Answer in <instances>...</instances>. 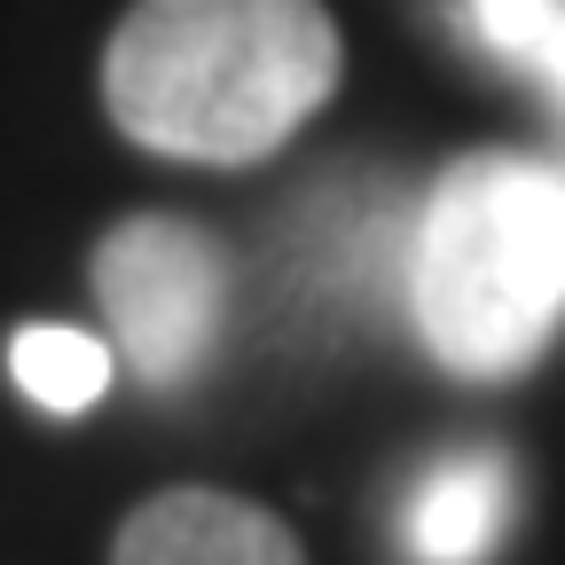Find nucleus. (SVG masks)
I'll return each instance as SVG.
<instances>
[{
    "instance_id": "nucleus-1",
    "label": "nucleus",
    "mask_w": 565,
    "mask_h": 565,
    "mask_svg": "<svg viewBox=\"0 0 565 565\" xmlns=\"http://www.w3.org/2000/svg\"><path fill=\"white\" fill-rule=\"evenodd\" d=\"M338 71L322 0H134L103 55V95L141 150L252 166L338 95Z\"/></svg>"
},
{
    "instance_id": "nucleus-2",
    "label": "nucleus",
    "mask_w": 565,
    "mask_h": 565,
    "mask_svg": "<svg viewBox=\"0 0 565 565\" xmlns=\"http://www.w3.org/2000/svg\"><path fill=\"white\" fill-rule=\"evenodd\" d=\"M408 307L463 377H519L565 322V173L542 158H463L416 212Z\"/></svg>"
},
{
    "instance_id": "nucleus-8",
    "label": "nucleus",
    "mask_w": 565,
    "mask_h": 565,
    "mask_svg": "<svg viewBox=\"0 0 565 565\" xmlns=\"http://www.w3.org/2000/svg\"><path fill=\"white\" fill-rule=\"evenodd\" d=\"M519 71H534V79H542V87L557 95V110H565V9H557V17L542 24V40L526 47V63H519Z\"/></svg>"
},
{
    "instance_id": "nucleus-4",
    "label": "nucleus",
    "mask_w": 565,
    "mask_h": 565,
    "mask_svg": "<svg viewBox=\"0 0 565 565\" xmlns=\"http://www.w3.org/2000/svg\"><path fill=\"white\" fill-rule=\"evenodd\" d=\"M408 244H416V221L401 212V196H385V181H338L330 196H315L291 252L322 299L385 307L408 291Z\"/></svg>"
},
{
    "instance_id": "nucleus-3",
    "label": "nucleus",
    "mask_w": 565,
    "mask_h": 565,
    "mask_svg": "<svg viewBox=\"0 0 565 565\" xmlns=\"http://www.w3.org/2000/svg\"><path fill=\"white\" fill-rule=\"evenodd\" d=\"M95 299L126 345V362L150 385H181L221 330L228 259L189 221H126L95 252Z\"/></svg>"
},
{
    "instance_id": "nucleus-5",
    "label": "nucleus",
    "mask_w": 565,
    "mask_h": 565,
    "mask_svg": "<svg viewBox=\"0 0 565 565\" xmlns=\"http://www.w3.org/2000/svg\"><path fill=\"white\" fill-rule=\"evenodd\" d=\"M118 565H307L291 526L212 487H173L118 534Z\"/></svg>"
},
{
    "instance_id": "nucleus-6",
    "label": "nucleus",
    "mask_w": 565,
    "mask_h": 565,
    "mask_svg": "<svg viewBox=\"0 0 565 565\" xmlns=\"http://www.w3.org/2000/svg\"><path fill=\"white\" fill-rule=\"evenodd\" d=\"M511 526V456L503 448H456L408 487L401 550L408 565H487V550Z\"/></svg>"
},
{
    "instance_id": "nucleus-7",
    "label": "nucleus",
    "mask_w": 565,
    "mask_h": 565,
    "mask_svg": "<svg viewBox=\"0 0 565 565\" xmlns=\"http://www.w3.org/2000/svg\"><path fill=\"white\" fill-rule=\"evenodd\" d=\"M9 370H17V385H24L40 408L79 416V408H95L103 385H110V353H103V338H87V330H55V322H40V330H17Z\"/></svg>"
}]
</instances>
